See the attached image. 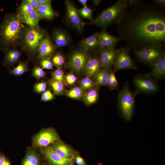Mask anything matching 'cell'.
<instances>
[{"instance_id": "cell-1", "label": "cell", "mask_w": 165, "mask_h": 165, "mask_svg": "<svg viewBox=\"0 0 165 165\" xmlns=\"http://www.w3.org/2000/svg\"><path fill=\"white\" fill-rule=\"evenodd\" d=\"M162 8L155 5L140 4L125 13L118 24L120 36L127 48L139 50L161 44L165 39V16Z\"/></svg>"}, {"instance_id": "cell-2", "label": "cell", "mask_w": 165, "mask_h": 165, "mask_svg": "<svg viewBox=\"0 0 165 165\" xmlns=\"http://www.w3.org/2000/svg\"><path fill=\"white\" fill-rule=\"evenodd\" d=\"M23 25L15 13L6 14L0 25V50L6 52L20 45Z\"/></svg>"}, {"instance_id": "cell-3", "label": "cell", "mask_w": 165, "mask_h": 165, "mask_svg": "<svg viewBox=\"0 0 165 165\" xmlns=\"http://www.w3.org/2000/svg\"><path fill=\"white\" fill-rule=\"evenodd\" d=\"M48 34L47 31L39 25L35 27L23 25L20 44L22 50L31 58L37 56L41 42Z\"/></svg>"}, {"instance_id": "cell-4", "label": "cell", "mask_w": 165, "mask_h": 165, "mask_svg": "<svg viewBox=\"0 0 165 165\" xmlns=\"http://www.w3.org/2000/svg\"><path fill=\"white\" fill-rule=\"evenodd\" d=\"M127 6V0H119L103 10L88 24L104 28L113 24H118L125 15Z\"/></svg>"}, {"instance_id": "cell-5", "label": "cell", "mask_w": 165, "mask_h": 165, "mask_svg": "<svg viewBox=\"0 0 165 165\" xmlns=\"http://www.w3.org/2000/svg\"><path fill=\"white\" fill-rule=\"evenodd\" d=\"M136 95L129 90L127 84L119 93V108L122 117L127 121H130L132 117Z\"/></svg>"}, {"instance_id": "cell-6", "label": "cell", "mask_w": 165, "mask_h": 165, "mask_svg": "<svg viewBox=\"0 0 165 165\" xmlns=\"http://www.w3.org/2000/svg\"><path fill=\"white\" fill-rule=\"evenodd\" d=\"M162 44L145 46L134 52L135 56L139 61L153 67L165 52L162 49Z\"/></svg>"}, {"instance_id": "cell-7", "label": "cell", "mask_w": 165, "mask_h": 165, "mask_svg": "<svg viewBox=\"0 0 165 165\" xmlns=\"http://www.w3.org/2000/svg\"><path fill=\"white\" fill-rule=\"evenodd\" d=\"M137 95L139 93L152 94L159 90L156 81L147 73L137 75L133 80Z\"/></svg>"}, {"instance_id": "cell-8", "label": "cell", "mask_w": 165, "mask_h": 165, "mask_svg": "<svg viewBox=\"0 0 165 165\" xmlns=\"http://www.w3.org/2000/svg\"><path fill=\"white\" fill-rule=\"evenodd\" d=\"M90 57L88 51L80 48L74 51L71 54L68 62V66L73 72L80 73L84 71Z\"/></svg>"}, {"instance_id": "cell-9", "label": "cell", "mask_w": 165, "mask_h": 165, "mask_svg": "<svg viewBox=\"0 0 165 165\" xmlns=\"http://www.w3.org/2000/svg\"><path fill=\"white\" fill-rule=\"evenodd\" d=\"M66 19L67 23L79 32H82L85 25L74 3L71 1L66 0Z\"/></svg>"}, {"instance_id": "cell-10", "label": "cell", "mask_w": 165, "mask_h": 165, "mask_svg": "<svg viewBox=\"0 0 165 165\" xmlns=\"http://www.w3.org/2000/svg\"><path fill=\"white\" fill-rule=\"evenodd\" d=\"M59 139L56 132L52 128H49L42 130L36 135L33 142L37 147H45Z\"/></svg>"}, {"instance_id": "cell-11", "label": "cell", "mask_w": 165, "mask_h": 165, "mask_svg": "<svg viewBox=\"0 0 165 165\" xmlns=\"http://www.w3.org/2000/svg\"><path fill=\"white\" fill-rule=\"evenodd\" d=\"M129 50L127 47L119 49L118 54L113 67L114 72H115L123 69H137V67L129 55Z\"/></svg>"}, {"instance_id": "cell-12", "label": "cell", "mask_w": 165, "mask_h": 165, "mask_svg": "<svg viewBox=\"0 0 165 165\" xmlns=\"http://www.w3.org/2000/svg\"><path fill=\"white\" fill-rule=\"evenodd\" d=\"M57 48L48 34L39 46L36 56L37 61H41L45 58H50L54 54Z\"/></svg>"}, {"instance_id": "cell-13", "label": "cell", "mask_w": 165, "mask_h": 165, "mask_svg": "<svg viewBox=\"0 0 165 165\" xmlns=\"http://www.w3.org/2000/svg\"><path fill=\"white\" fill-rule=\"evenodd\" d=\"M98 51L101 68L111 69L113 67L118 54L119 49H100Z\"/></svg>"}, {"instance_id": "cell-14", "label": "cell", "mask_w": 165, "mask_h": 165, "mask_svg": "<svg viewBox=\"0 0 165 165\" xmlns=\"http://www.w3.org/2000/svg\"><path fill=\"white\" fill-rule=\"evenodd\" d=\"M50 147L54 152L63 158L72 159L75 156V150L60 139L52 144Z\"/></svg>"}, {"instance_id": "cell-15", "label": "cell", "mask_w": 165, "mask_h": 165, "mask_svg": "<svg viewBox=\"0 0 165 165\" xmlns=\"http://www.w3.org/2000/svg\"><path fill=\"white\" fill-rule=\"evenodd\" d=\"M98 39L99 49L115 48L118 42L122 40L120 36H112L105 31L98 32Z\"/></svg>"}, {"instance_id": "cell-16", "label": "cell", "mask_w": 165, "mask_h": 165, "mask_svg": "<svg viewBox=\"0 0 165 165\" xmlns=\"http://www.w3.org/2000/svg\"><path fill=\"white\" fill-rule=\"evenodd\" d=\"M51 40L57 48L68 46L71 42L70 37L68 34L60 28H56L53 31Z\"/></svg>"}, {"instance_id": "cell-17", "label": "cell", "mask_w": 165, "mask_h": 165, "mask_svg": "<svg viewBox=\"0 0 165 165\" xmlns=\"http://www.w3.org/2000/svg\"><path fill=\"white\" fill-rule=\"evenodd\" d=\"M42 152L52 165H68L73 159H65L61 157L54 152L50 146L45 147Z\"/></svg>"}, {"instance_id": "cell-18", "label": "cell", "mask_w": 165, "mask_h": 165, "mask_svg": "<svg viewBox=\"0 0 165 165\" xmlns=\"http://www.w3.org/2000/svg\"><path fill=\"white\" fill-rule=\"evenodd\" d=\"M152 70L147 74L155 81L163 78L165 75V53L163 54L153 67Z\"/></svg>"}, {"instance_id": "cell-19", "label": "cell", "mask_w": 165, "mask_h": 165, "mask_svg": "<svg viewBox=\"0 0 165 165\" xmlns=\"http://www.w3.org/2000/svg\"><path fill=\"white\" fill-rule=\"evenodd\" d=\"M79 44L81 48L87 51L96 49L99 50L98 32L82 39L79 42Z\"/></svg>"}, {"instance_id": "cell-20", "label": "cell", "mask_w": 165, "mask_h": 165, "mask_svg": "<svg viewBox=\"0 0 165 165\" xmlns=\"http://www.w3.org/2000/svg\"><path fill=\"white\" fill-rule=\"evenodd\" d=\"M101 68L98 57H91L89 59L84 72L86 77L90 78L94 76Z\"/></svg>"}, {"instance_id": "cell-21", "label": "cell", "mask_w": 165, "mask_h": 165, "mask_svg": "<svg viewBox=\"0 0 165 165\" xmlns=\"http://www.w3.org/2000/svg\"><path fill=\"white\" fill-rule=\"evenodd\" d=\"M22 53L16 47L10 48L6 52L3 60L4 65L9 67L13 66L19 60Z\"/></svg>"}, {"instance_id": "cell-22", "label": "cell", "mask_w": 165, "mask_h": 165, "mask_svg": "<svg viewBox=\"0 0 165 165\" xmlns=\"http://www.w3.org/2000/svg\"><path fill=\"white\" fill-rule=\"evenodd\" d=\"M36 10L40 20H51L57 16V13L53 9L51 4L39 5Z\"/></svg>"}, {"instance_id": "cell-23", "label": "cell", "mask_w": 165, "mask_h": 165, "mask_svg": "<svg viewBox=\"0 0 165 165\" xmlns=\"http://www.w3.org/2000/svg\"><path fill=\"white\" fill-rule=\"evenodd\" d=\"M111 69L103 68L100 70L94 75V83L97 87L107 86L109 75L111 72Z\"/></svg>"}, {"instance_id": "cell-24", "label": "cell", "mask_w": 165, "mask_h": 165, "mask_svg": "<svg viewBox=\"0 0 165 165\" xmlns=\"http://www.w3.org/2000/svg\"><path fill=\"white\" fill-rule=\"evenodd\" d=\"M20 19L22 24H25L26 25L31 27L38 26L39 21L40 20L36 10H34L28 15Z\"/></svg>"}, {"instance_id": "cell-25", "label": "cell", "mask_w": 165, "mask_h": 165, "mask_svg": "<svg viewBox=\"0 0 165 165\" xmlns=\"http://www.w3.org/2000/svg\"><path fill=\"white\" fill-rule=\"evenodd\" d=\"M35 10L26 0H23L18 7L16 14L21 19L29 14Z\"/></svg>"}, {"instance_id": "cell-26", "label": "cell", "mask_w": 165, "mask_h": 165, "mask_svg": "<svg viewBox=\"0 0 165 165\" xmlns=\"http://www.w3.org/2000/svg\"><path fill=\"white\" fill-rule=\"evenodd\" d=\"M39 156L33 150L28 152L22 163V165H39Z\"/></svg>"}, {"instance_id": "cell-27", "label": "cell", "mask_w": 165, "mask_h": 165, "mask_svg": "<svg viewBox=\"0 0 165 165\" xmlns=\"http://www.w3.org/2000/svg\"><path fill=\"white\" fill-rule=\"evenodd\" d=\"M97 89L93 88L90 90L84 96L83 101L87 105H90L95 103L98 98Z\"/></svg>"}, {"instance_id": "cell-28", "label": "cell", "mask_w": 165, "mask_h": 165, "mask_svg": "<svg viewBox=\"0 0 165 165\" xmlns=\"http://www.w3.org/2000/svg\"><path fill=\"white\" fill-rule=\"evenodd\" d=\"M29 70L28 62H20L17 66L9 71V73L15 76H21Z\"/></svg>"}, {"instance_id": "cell-29", "label": "cell", "mask_w": 165, "mask_h": 165, "mask_svg": "<svg viewBox=\"0 0 165 165\" xmlns=\"http://www.w3.org/2000/svg\"><path fill=\"white\" fill-rule=\"evenodd\" d=\"M66 95L69 97L75 99H81L84 96L83 90L80 87L78 86L67 91Z\"/></svg>"}, {"instance_id": "cell-30", "label": "cell", "mask_w": 165, "mask_h": 165, "mask_svg": "<svg viewBox=\"0 0 165 165\" xmlns=\"http://www.w3.org/2000/svg\"><path fill=\"white\" fill-rule=\"evenodd\" d=\"M49 84L55 94L59 95L63 93L64 87L62 83L52 79L49 80Z\"/></svg>"}, {"instance_id": "cell-31", "label": "cell", "mask_w": 165, "mask_h": 165, "mask_svg": "<svg viewBox=\"0 0 165 165\" xmlns=\"http://www.w3.org/2000/svg\"><path fill=\"white\" fill-rule=\"evenodd\" d=\"M52 62L53 64L57 68H61L65 63V59L63 53L57 51L52 56Z\"/></svg>"}, {"instance_id": "cell-32", "label": "cell", "mask_w": 165, "mask_h": 165, "mask_svg": "<svg viewBox=\"0 0 165 165\" xmlns=\"http://www.w3.org/2000/svg\"><path fill=\"white\" fill-rule=\"evenodd\" d=\"M94 10L86 6L78 9V11L82 18L88 19L91 22L94 19L93 17V12Z\"/></svg>"}, {"instance_id": "cell-33", "label": "cell", "mask_w": 165, "mask_h": 165, "mask_svg": "<svg viewBox=\"0 0 165 165\" xmlns=\"http://www.w3.org/2000/svg\"><path fill=\"white\" fill-rule=\"evenodd\" d=\"M95 85L94 82L87 77L81 79L80 82V87L83 90H90L94 88Z\"/></svg>"}, {"instance_id": "cell-34", "label": "cell", "mask_w": 165, "mask_h": 165, "mask_svg": "<svg viewBox=\"0 0 165 165\" xmlns=\"http://www.w3.org/2000/svg\"><path fill=\"white\" fill-rule=\"evenodd\" d=\"M52 79L64 84L65 82V76L61 68H57L52 73Z\"/></svg>"}, {"instance_id": "cell-35", "label": "cell", "mask_w": 165, "mask_h": 165, "mask_svg": "<svg viewBox=\"0 0 165 165\" xmlns=\"http://www.w3.org/2000/svg\"><path fill=\"white\" fill-rule=\"evenodd\" d=\"M31 75L39 80L45 77V73L40 67L36 65L33 69Z\"/></svg>"}, {"instance_id": "cell-36", "label": "cell", "mask_w": 165, "mask_h": 165, "mask_svg": "<svg viewBox=\"0 0 165 165\" xmlns=\"http://www.w3.org/2000/svg\"><path fill=\"white\" fill-rule=\"evenodd\" d=\"M54 98V94L51 92V89L49 88L42 93L40 100L43 101L47 102L53 100Z\"/></svg>"}, {"instance_id": "cell-37", "label": "cell", "mask_w": 165, "mask_h": 165, "mask_svg": "<svg viewBox=\"0 0 165 165\" xmlns=\"http://www.w3.org/2000/svg\"><path fill=\"white\" fill-rule=\"evenodd\" d=\"M47 83L44 81H42L34 84L33 90L36 93L38 94L42 93L46 89Z\"/></svg>"}, {"instance_id": "cell-38", "label": "cell", "mask_w": 165, "mask_h": 165, "mask_svg": "<svg viewBox=\"0 0 165 165\" xmlns=\"http://www.w3.org/2000/svg\"><path fill=\"white\" fill-rule=\"evenodd\" d=\"M41 68L43 69L52 70L53 64L50 58L43 59L41 61Z\"/></svg>"}, {"instance_id": "cell-39", "label": "cell", "mask_w": 165, "mask_h": 165, "mask_svg": "<svg viewBox=\"0 0 165 165\" xmlns=\"http://www.w3.org/2000/svg\"><path fill=\"white\" fill-rule=\"evenodd\" d=\"M76 80V76L72 73H68L65 76V82L70 85L74 84Z\"/></svg>"}, {"instance_id": "cell-40", "label": "cell", "mask_w": 165, "mask_h": 165, "mask_svg": "<svg viewBox=\"0 0 165 165\" xmlns=\"http://www.w3.org/2000/svg\"><path fill=\"white\" fill-rule=\"evenodd\" d=\"M75 163L77 165H86L84 159L78 155L75 156Z\"/></svg>"}, {"instance_id": "cell-41", "label": "cell", "mask_w": 165, "mask_h": 165, "mask_svg": "<svg viewBox=\"0 0 165 165\" xmlns=\"http://www.w3.org/2000/svg\"><path fill=\"white\" fill-rule=\"evenodd\" d=\"M141 0H127L128 2L127 4V7L134 6V7L140 4Z\"/></svg>"}, {"instance_id": "cell-42", "label": "cell", "mask_w": 165, "mask_h": 165, "mask_svg": "<svg viewBox=\"0 0 165 165\" xmlns=\"http://www.w3.org/2000/svg\"><path fill=\"white\" fill-rule=\"evenodd\" d=\"M152 1L155 5L158 6L161 8L164 7L165 6V0H154Z\"/></svg>"}, {"instance_id": "cell-43", "label": "cell", "mask_w": 165, "mask_h": 165, "mask_svg": "<svg viewBox=\"0 0 165 165\" xmlns=\"http://www.w3.org/2000/svg\"><path fill=\"white\" fill-rule=\"evenodd\" d=\"M0 165H10L9 160L4 156H0Z\"/></svg>"}, {"instance_id": "cell-44", "label": "cell", "mask_w": 165, "mask_h": 165, "mask_svg": "<svg viewBox=\"0 0 165 165\" xmlns=\"http://www.w3.org/2000/svg\"><path fill=\"white\" fill-rule=\"evenodd\" d=\"M31 6L33 7L35 10H36L39 5V4L37 0H26Z\"/></svg>"}, {"instance_id": "cell-45", "label": "cell", "mask_w": 165, "mask_h": 165, "mask_svg": "<svg viewBox=\"0 0 165 165\" xmlns=\"http://www.w3.org/2000/svg\"><path fill=\"white\" fill-rule=\"evenodd\" d=\"M39 5H46L51 4L50 0H37Z\"/></svg>"}, {"instance_id": "cell-46", "label": "cell", "mask_w": 165, "mask_h": 165, "mask_svg": "<svg viewBox=\"0 0 165 165\" xmlns=\"http://www.w3.org/2000/svg\"><path fill=\"white\" fill-rule=\"evenodd\" d=\"M87 0H79L78 2L82 5L83 7L86 6V3L87 2Z\"/></svg>"}, {"instance_id": "cell-47", "label": "cell", "mask_w": 165, "mask_h": 165, "mask_svg": "<svg viewBox=\"0 0 165 165\" xmlns=\"http://www.w3.org/2000/svg\"><path fill=\"white\" fill-rule=\"evenodd\" d=\"M101 0H93V2L94 5L95 6H97L100 3Z\"/></svg>"}, {"instance_id": "cell-48", "label": "cell", "mask_w": 165, "mask_h": 165, "mask_svg": "<svg viewBox=\"0 0 165 165\" xmlns=\"http://www.w3.org/2000/svg\"><path fill=\"white\" fill-rule=\"evenodd\" d=\"M68 165H74L73 159L71 160Z\"/></svg>"}]
</instances>
